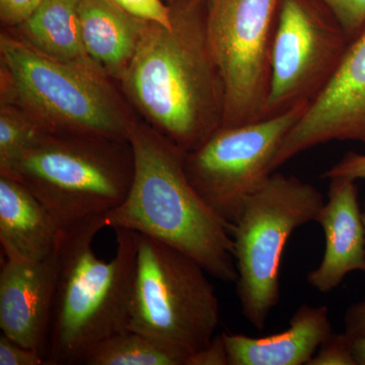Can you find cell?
Instances as JSON below:
<instances>
[{
  "mask_svg": "<svg viewBox=\"0 0 365 365\" xmlns=\"http://www.w3.org/2000/svg\"><path fill=\"white\" fill-rule=\"evenodd\" d=\"M309 106L252 123L222 126L186 153L189 181L232 232L249 199L273 174L281 143Z\"/></svg>",
  "mask_w": 365,
  "mask_h": 365,
  "instance_id": "ba28073f",
  "label": "cell"
},
{
  "mask_svg": "<svg viewBox=\"0 0 365 365\" xmlns=\"http://www.w3.org/2000/svg\"><path fill=\"white\" fill-rule=\"evenodd\" d=\"M352 348L357 365H365V337L354 338Z\"/></svg>",
  "mask_w": 365,
  "mask_h": 365,
  "instance_id": "83f0119b",
  "label": "cell"
},
{
  "mask_svg": "<svg viewBox=\"0 0 365 365\" xmlns=\"http://www.w3.org/2000/svg\"><path fill=\"white\" fill-rule=\"evenodd\" d=\"M188 365H228L227 353L222 334L215 335L200 351L190 355Z\"/></svg>",
  "mask_w": 365,
  "mask_h": 365,
  "instance_id": "484cf974",
  "label": "cell"
},
{
  "mask_svg": "<svg viewBox=\"0 0 365 365\" xmlns=\"http://www.w3.org/2000/svg\"><path fill=\"white\" fill-rule=\"evenodd\" d=\"M126 13L139 20L172 29L169 4L163 0H113Z\"/></svg>",
  "mask_w": 365,
  "mask_h": 365,
  "instance_id": "7402d4cb",
  "label": "cell"
},
{
  "mask_svg": "<svg viewBox=\"0 0 365 365\" xmlns=\"http://www.w3.org/2000/svg\"><path fill=\"white\" fill-rule=\"evenodd\" d=\"M57 272L56 250L41 261L4 258L0 270L2 334L19 344L37 350L45 359Z\"/></svg>",
  "mask_w": 365,
  "mask_h": 365,
  "instance_id": "7c38bea8",
  "label": "cell"
},
{
  "mask_svg": "<svg viewBox=\"0 0 365 365\" xmlns=\"http://www.w3.org/2000/svg\"><path fill=\"white\" fill-rule=\"evenodd\" d=\"M128 141L133 179L123 202L106 213V227L127 228L165 242L195 259L208 275L237 282L232 228L189 181L187 153L137 122Z\"/></svg>",
  "mask_w": 365,
  "mask_h": 365,
  "instance_id": "7a4b0ae2",
  "label": "cell"
},
{
  "mask_svg": "<svg viewBox=\"0 0 365 365\" xmlns=\"http://www.w3.org/2000/svg\"><path fill=\"white\" fill-rule=\"evenodd\" d=\"M43 0H0V19L6 28H16L28 20Z\"/></svg>",
  "mask_w": 365,
  "mask_h": 365,
  "instance_id": "cb8c5ba5",
  "label": "cell"
},
{
  "mask_svg": "<svg viewBox=\"0 0 365 365\" xmlns=\"http://www.w3.org/2000/svg\"><path fill=\"white\" fill-rule=\"evenodd\" d=\"M350 42L322 0H282L264 118L311 105L332 81Z\"/></svg>",
  "mask_w": 365,
  "mask_h": 365,
  "instance_id": "30bf717a",
  "label": "cell"
},
{
  "mask_svg": "<svg viewBox=\"0 0 365 365\" xmlns=\"http://www.w3.org/2000/svg\"><path fill=\"white\" fill-rule=\"evenodd\" d=\"M353 339L347 333L329 336L307 365H357L353 354Z\"/></svg>",
  "mask_w": 365,
  "mask_h": 365,
  "instance_id": "ffe728a7",
  "label": "cell"
},
{
  "mask_svg": "<svg viewBox=\"0 0 365 365\" xmlns=\"http://www.w3.org/2000/svg\"><path fill=\"white\" fill-rule=\"evenodd\" d=\"M323 179H332V178H349V179L365 180V155L361 153H345L344 157L339 162L327 170L321 176Z\"/></svg>",
  "mask_w": 365,
  "mask_h": 365,
  "instance_id": "d4e9b609",
  "label": "cell"
},
{
  "mask_svg": "<svg viewBox=\"0 0 365 365\" xmlns=\"http://www.w3.org/2000/svg\"><path fill=\"white\" fill-rule=\"evenodd\" d=\"M206 1H207V2H208V4H209V6H210L211 2H212V1H213V0H206Z\"/></svg>",
  "mask_w": 365,
  "mask_h": 365,
  "instance_id": "f546056e",
  "label": "cell"
},
{
  "mask_svg": "<svg viewBox=\"0 0 365 365\" xmlns=\"http://www.w3.org/2000/svg\"><path fill=\"white\" fill-rule=\"evenodd\" d=\"M0 365H47L37 350L25 347L2 334L0 336Z\"/></svg>",
  "mask_w": 365,
  "mask_h": 365,
  "instance_id": "603a6c76",
  "label": "cell"
},
{
  "mask_svg": "<svg viewBox=\"0 0 365 365\" xmlns=\"http://www.w3.org/2000/svg\"><path fill=\"white\" fill-rule=\"evenodd\" d=\"M316 222L323 228L326 249L319 267L307 274L312 287L329 294L353 271L365 272V232L359 202V187L349 178H332L328 201Z\"/></svg>",
  "mask_w": 365,
  "mask_h": 365,
  "instance_id": "4fadbf2b",
  "label": "cell"
},
{
  "mask_svg": "<svg viewBox=\"0 0 365 365\" xmlns=\"http://www.w3.org/2000/svg\"><path fill=\"white\" fill-rule=\"evenodd\" d=\"M332 333L328 307L304 304L283 332L262 338L222 333V337L228 365H307Z\"/></svg>",
  "mask_w": 365,
  "mask_h": 365,
  "instance_id": "5bb4252c",
  "label": "cell"
},
{
  "mask_svg": "<svg viewBox=\"0 0 365 365\" xmlns=\"http://www.w3.org/2000/svg\"><path fill=\"white\" fill-rule=\"evenodd\" d=\"M190 355L181 346L127 329L93 346L83 364L188 365Z\"/></svg>",
  "mask_w": 365,
  "mask_h": 365,
  "instance_id": "ac0fdd59",
  "label": "cell"
},
{
  "mask_svg": "<svg viewBox=\"0 0 365 365\" xmlns=\"http://www.w3.org/2000/svg\"><path fill=\"white\" fill-rule=\"evenodd\" d=\"M78 18L91 60L108 78L120 81L150 21L126 13L113 0H81Z\"/></svg>",
  "mask_w": 365,
  "mask_h": 365,
  "instance_id": "2e32d148",
  "label": "cell"
},
{
  "mask_svg": "<svg viewBox=\"0 0 365 365\" xmlns=\"http://www.w3.org/2000/svg\"><path fill=\"white\" fill-rule=\"evenodd\" d=\"M345 333L353 338L365 337V300L348 307L344 314Z\"/></svg>",
  "mask_w": 365,
  "mask_h": 365,
  "instance_id": "4316f807",
  "label": "cell"
},
{
  "mask_svg": "<svg viewBox=\"0 0 365 365\" xmlns=\"http://www.w3.org/2000/svg\"><path fill=\"white\" fill-rule=\"evenodd\" d=\"M1 102L45 133L128 141L136 123L110 78L48 56L14 29L0 36Z\"/></svg>",
  "mask_w": 365,
  "mask_h": 365,
  "instance_id": "277c9868",
  "label": "cell"
},
{
  "mask_svg": "<svg viewBox=\"0 0 365 365\" xmlns=\"http://www.w3.org/2000/svg\"><path fill=\"white\" fill-rule=\"evenodd\" d=\"M133 174L129 141L45 134L6 177L30 190L63 230L118 207Z\"/></svg>",
  "mask_w": 365,
  "mask_h": 365,
  "instance_id": "5b68a950",
  "label": "cell"
},
{
  "mask_svg": "<svg viewBox=\"0 0 365 365\" xmlns=\"http://www.w3.org/2000/svg\"><path fill=\"white\" fill-rule=\"evenodd\" d=\"M60 228L32 192L0 176V244L4 258L41 261L54 253Z\"/></svg>",
  "mask_w": 365,
  "mask_h": 365,
  "instance_id": "9a60e30c",
  "label": "cell"
},
{
  "mask_svg": "<svg viewBox=\"0 0 365 365\" xmlns=\"http://www.w3.org/2000/svg\"><path fill=\"white\" fill-rule=\"evenodd\" d=\"M192 257L138 234L128 329L200 351L215 336L220 300Z\"/></svg>",
  "mask_w": 365,
  "mask_h": 365,
  "instance_id": "52a82bcc",
  "label": "cell"
},
{
  "mask_svg": "<svg viewBox=\"0 0 365 365\" xmlns=\"http://www.w3.org/2000/svg\"><path fill=\"white\" fill-rule=\"evenodd\" d=\"M25 112L1 102L0 109V176H9L19 160L45 135Z\"/></svg>",
  "mask_w": 365,
  "mask_h": 365,
  "instance_id": "d6986e66",
  "label": "cell"
},
{
  "mask_svg": "<svg viewBox=\"0 0 365 365\" xmlns=\"http://www.w3.org/2000/svg\"><path fill=\"white\" fill-rule=\"evenodd\" d=\"M172 29L148 23L120 78L153 130L190 153L222 126L225 91L208 36L206 0H165Z\"/></svg>",
  "mask_w": 365,
  "mask_h": 365,
  "instance_id": "6da1fadb",
  "label": "cell"
},
{
  "mask_svg": "<svg viewBox=\"0 0 365 365\" xmlns=\"http://www.w3.org/2000/svg\"><path fill=\"white\" fill-rule=\"evenodd\" d=\"M331 141L365 145V26L350 42L332 81L283 139L273 172L299 153Z\"/></svg>",
  "mask_w": 365,
  "mask_h": 365,
  "instance_id": "8fae6325",
  "label": "cell"
},
{
  "mask_svg": "<svg viewBox=\"0 0 365 365\" xmlns=\"http://www.w3.org/2000/svg\"><path fill=\"white\" fill-rule=\"evenodd\" d=\"M282 0H213L208 36L225 91L222 126L264 119Z\"/></svg>",
  "mask_w": 365,
  "mask_h": 365,
  "instance_id": "9c48e42d",
  "label": "cell"
},
{
  "mask_svg": "<svg viewBox=\"0 0 365 365\" xmlns=\"http://www.w3.org/2000/svg\"><path fill=\"white\" fill-rule=\"evenodd\" d=\"M332 11L350 40L365 26V0H322Z\"/></svg>",
  "mask_w": 365,
  "mask_h": 365,
  "instance_id": "44dd1931",
  "label": "cell"
},
{
  "mask_svg": "<svg viewBox=\"0 0 365 365\" xmlns=\"http://www.w3.org/2000/svg\"><path fill=\"white\" fill-rule=\"evenodd\" d=\"M326 201L313 185L274 172L232 228L237 294L242 316L258 330L280 300L283 252L297 228L316 222Z\"/></svg>",
  "mask_w": 365,
  "mask_h": 365,
  "instance_id": "8992f818",
  "label": "cell"
},
{
  "mask_svg": "<svg viewBox=\"0 0 365 365\" xmlns=\"http://www.w3.org/2000/svg\"><path fill=\"white\" fill-rule=\"evenodd\" d=\"M79 2L43 0L32 16L14 30L48 56L107 76L86 52L79 25Z\"/></svg>",
  "mask_w": 365,
  "mask_h": 365,
  "instance_id": "e0dca14e",
  "label": "cell"
},
{
  "mask_svg": "<svg viewBox=\"0 0 365 365\" xmlns=\"http://www.w3.org/2000/svg\"><path fill=\"white\" fill-rule=\"evenodd\" d=\"M104 218L91 216L60 230L47 365L83 364L93 346L128 329L138 232L115 228L114 257L101 260L93 242Z\"/></svg>",
  "mask_w": 365,
  "mask_h": 365,
  "instance_id": "3957f363",
  "label": "cell"
},
{
  "mask_svg": "<svg viewBox=\"0 0 365 365\" xmlns=\"http://www.w3.org/2000/svg\"><path fill=\"white\" fill-rule=\"evenodd\" d=\"M362 222H364V232H365V201L364 205V210H362Z\"/></svg>",
  "mask_w": 365,
  "mask_h": 365,
  "instance_id": "f1b7e54d",
  "label": "cell"
}]
</instances>
